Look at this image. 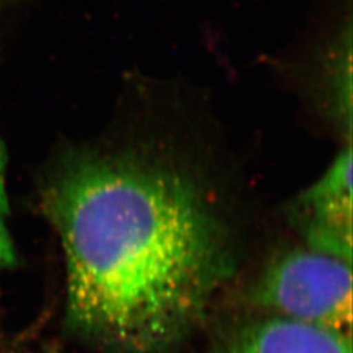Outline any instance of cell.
I'll return each mask as SVG.
<instances>
[{"label": "cell", "mask_w": 353, "mask_h": 353, "mask_svg": "<svg viewBox=\"0 0 353 353\" xmlns=\"http://www.w3.org/2000/svg\"><path fill=\"white\" fill-rule=\"evenodd\" d=\"M229 353H352L351 336L274 316L243 330Z\"/></svg>", "instance_id": "5"}, {"label": "cell", "mask_w": 353, "mask_h": 353, "mask_svg": "<svg viewBox=\"0 0 353 353\" xmlns=\"http://www.w3.org/2000/svg\"><path fill=\"white\" fill-rule=\"evenodd\" d=\"M19 265L17 249L10 229V199L7 192V152L0 138V270Z\"/></svg>", "instance_id": "6"}, {"label": "cell", "mask_w": 353, "mask_h": 353, "mask_svg": "<svg viewBox=\"0 0 353 353\" xmlns=\"http://www.w3.org/2000/svg\"><path fill=\"white\" fill-rule=\"evenodd\" d=\"M48 353H55V352H52V351H50V352H48Z\"/></svg>", "instance_id": "8"}, {"label": "cell", "mask_w": 353, "mask_h": 353, "mask_svg": "<svg viewBox=\"0 0 353 353\" xmlns=\"http://www.w3.org/2000/svg\"><path fill=\"white\" fill-rule=\"evenodd\" d=\"M0 353H14L12 343L1 327H0Z\"/></svg>", "instance_id": "7"}, {"label": "cell", "mask_w": 353, "mask_h": 353, "mask_svg": "<svg viewBox=\"0 0 353 353\" xmlns=\"http://www.w3.org/2000/svg\"><path fill=\"white\" fill-rule=\"evenodd\" d=\"M39 208L65 267L64 327L113 353H164L199 323L232 272L207 191L150 153L68 147L42 170Z\"/></svg>", "instance_id": "1"}, {"label": "cell", "mask_w": 353, "mask_h": 353, "mask_svg": "<svg viewBox=\"0 0 353 353\" xmlns=\"http://www.w3.org/2000/svg\"><path fill=\"white\" fill-rule=\"evenodd\" d=\"M307 248L352 262V145L347 141L327 170L297 199Z\"/></svg>", "instance_id": "3"}, {"label": "cell", "mask_w": 353, "mask_h": 353, "mask_svg": "<svg viewBox=\"0 0 353 353\" xmlns=\"http://www.w3.org/2000/svg\"><path fill=\"white\" fill-rule=\"evenodd\" d=\"M256 301L275 316L351 336V263L310 248L287 252L265 270Z\"/></svg>", "instance_id": "2"}, {"label": "cell", "mask_w": 353, "mask_h": 353, "mask_svg": "<svg viewBox=\"0 0 353 353\" xmlns=\"http://www.w3.org/2000/svg\"><path fill=\"white\" fill-rule=\"evenodd\" d=\"M306 63L303 84H310L351 134L352 127V21L343 20Z\"/></svg>", "instance_id": "4"}]
</instances>
